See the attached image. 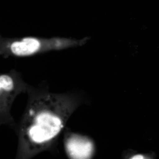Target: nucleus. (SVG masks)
<instances>
[{"label":"nucleus","mask_w":159,"mask_h":159,"mask_svg":"<svg viewBox=\"0 0 159 159\" xmlns=\"http://www.w3.org/2000/svg\"><path fill=\"white\" fill-rule=\"evenodd\" d=\"M88 40L68 38L25 37L5 38L0 36V55L26 57L51 51H61L84 44Z\"/></svg>","instance_id":"nucleus-2"},{"label":"nucleus","mask_w":159,"mask_h":159,"mask_svg":"<svg viewBox=\"0 0 159 159\" xmlns=\"http://www.w3.org/2000/svg\"><path fill=\"white\" fill-rule=\"evenodd\" d=\"M29 85L21 73L16 70L0 74V126L9 125L16 129L11 107L19 95L26 94Z\"/></svg>","instance_id":"nucleus-3"},{"label":"nucleus","mask_w":159,"mask_h":159,"mask_svg":"<svg viewBox=\"0 0 159 159\" xmlns=\"http://www.w3.org/2000/svg\"><path fill=\"white\" fill-rule=\"evenodd\" d=\"M27 102L16 129V158L29 159L54 150L72 114L82 104L77 92L54 93L45 82L29 84Z\"/></svg>","instance_id":"nucleus-1"},{"label":"nucleus","mask_w":159,"mask_h":159,"mask_svg":"<svg viewBox=\"0 0 159 159\" xmlns=\"http://www.w3.org/2000/svg\"><path fill=\"white\" fill-rule=\"evenodd\" d=\"M150 157L147 155L143 154H138L135 155L133 156L130 158L131 159H150Z\"/></svg>","instance_id":"nucleus-5"},{"label":"nucleus","mask_w":159,"mask_h":159,"mask_svg":"<svg viewBox=\"0 0 159 159\" xmlns=\"http://www.w3.org/2000/svg\"><path fill=\"white\" fill-rule=\"evenodd\" d=\"M64 144L66 154L70 159H90L95 154V144L86 136L71 132L66 128Z\"/></svg>","instance_id":"nucleus-4"}]
</instances>
